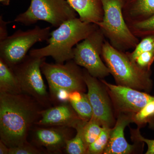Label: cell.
<instances>
[{
  "label": "cell",
  "mask_w": 154,
  "mask_h": 154,
  "mask_svg": "<svg viewBox=\"0 0 154 154\" xmlns=\"http://www.w3.org/2000/svg\"><path fill=\"white\" fill-rule=\"evenodd\" d=\"M87 121L82 119L75 128L77 131L75 136L73 138L66 141L65 147L66 153L87 154L88 147L85 141L84 135V127Z\"/></svg>",
  "instance_id": "ac0fdd59"
},
{
  "label": "cell",
  "mask_w": 154,
  "mask_h": 154,
  "mask_svg": "<svg viewBox=\"0 0 154 154\" xmlns=\"http://www.w3.org/2000/svg\"><path fill=\"white\" fill-rule=\"evenodd\" d=\"M0 93H22L13 69L0 58Z\"/></svg>",
  "instance_id": "e0dca14e"
},
{
  "label": "cell",
  "mask_w": 154,
  "mask_h": 154,
  "mask_svg": "<svg viewBox=\"0 0 154 154\" xmlns=\"http://www.w3.org/2000/svg\"><path fill=\"white\" fill-rule=\"evenodd\" d=\"M97 79L91 75L87 70L84 71V79L93 108V117L102 126L110 127L113 123V116L110 102L105 90Z\"/></svg>",
  "instance_id": "8fae6325"
},
{
  "label": "cell",
  "mask_w": 154,
  "mask_h": 154,
  "mask_svg": "<svg viewBox=\"0 0 154 154\" xmlns=\"http://www.w3.org/2000/svg\"><path fill=\"white\" fill-rule=\"evenodd\" d=\"M81 20L96 24L104 16L102 0H66Z\"/></svg>",
  "instance_id": "2e32d148"
},
{
  "label": "cell",
  "mask_w": 154,
  "mask_h": 154,
  "mask_svg": "<svg viewBox=\"0 0 154 154\" xmlns=\"http://www.w3.org/2000/svg\"><path fill=\"white\" fill-rule=\"evenodd\" d=\"M9 148L2 141H0V154H9Z\"/></svg>",
  "instance_id": "f1b7e54d"
},
{
  "label": "cell",
  "mask_w": 154,
  "mask_h": 154,
  "mask_svg": "<svg viewBox=\"0 0 154 154\" xmlns=\"http://www.w3.org/2000/svg\"><path fill=\"white\" fill-rule=\"evenodd\" d=\"M8 22H6L3 20L2 17H0V41H2L8 36L7 31V24Z\"/></svg>",
  "instance_id": "83f0119b"
},
{
  "label": "cell",
  "mask_w": 154,
  "mask_h": 154,
  "mask_svg": "<svg viewBox=\"0 0 154 154\" xmlns=\"http://www.w3.org/2000/svg\"><path fill=\"white\" fill-rule=\"evenodd\" d=\"M131 32L139 38L154 35V15L148 19L128 24Z\"/></svg>",
  "instance_id": "d6986e66"
},
{
  "label": "cell",
  "mask_w": 154,
  "mask_h": 154,
  "mask_svg": "<svg viewBox=\"0 0 154 154\" xmlns=\"http://www.w3.org/2000/svg\"><path fill=\"white\" fill-rule=\"evenodd\" d=\"M101 126L99 122L93 117L86 122L84 127V135L88 147L100 135L103 129Z\"/></svg>",
  "instance_id": "44dd1931"
},
{
  "label": "cell",
  "mask_w": 154,
  "mask_h": 154,
  "mask_svg": "<svg viewBox=\"0 0 154 154\" xmlns=\"http://www.w3.org/2000/svg\"><path fill=\"white\" fill-rule=\"evenodd\" d=\"M98 28L94 23L75 18L66 21L51 32L48 45L30 51L34 57H51L56 63H64L73 59L74 46L88 37Z\"/></svg>",
  "instance_id": "7a4b0ae2"
},
{
  "label": "cell",
  "mask_w": 154,
  "mask_h": 154,
  "mask_svg": "<svg viewBox=\"0 0 154 154\" xmlns=\"http://www.w3.org/2000/svg\"><path fill=\"white\" fill-rule=\"evenodd\" d=\"M132 113H121L119 116L116 125L110 131V136L105 154H128L133 150L134 146L129 144L124 137V130L130 123L133 122Z\"/></svg>",
  "instance_id": "4fadbf2b"
},
{
  "label": "cell",
  "mask_w": 154,
  "mask_h": 154,
  "mask_svg": "<svg viewBox=\"0 0 154 154\" xmlns=\"http://www.w3.org/2000/svg\"><path fill=\"white\" fill-rule=\"evenodd\" d=\"M102 57L118 85L138 91L151 90L153 85L151 71L140 68L129 58L126 52L116 49L105 40Z\"/></svg>",
  "instance_id": "3957f363"
},
{
  "label": "cell",
  "mask_w": 154,
  "mask_h": 154,
  "mask_svg": "<svg viewBox=\"0 0 154 154\" xmlns=\"http://www.w3.org/2000/svg\"><path fill=\"white\" fill-rule=\"evenodd\" d=\"M132 135L134 138L140 142H143L147 144L148 149L146 154H154V140H150L145 138L142 136L139 129L132 130Z\"/></svg>",
  "instance_id": "4316f807"
},
{
  "label": "cell",
  "mask_w": 154,
  "mask_h": 154,
  "mask_svg": "<svg viewBox=\"0 0 154 154\" xmlns=\"http://www.w3.org/2000/svg\"><path fill=\"white\" fill-rule=\"evenodd\" d=\"M42 153L35 147L28 142L17 146L9 148V154H39Z\"/></svg>",
  "instance_id": "484cf974"
},
{
  "label": "cell",
  "mask_w": 154,
  "mask_h": 154,
  "mask_svg": "<svg viewBox=\"0 0 154 154\" xmlns=\"http://www.w3.org/2000/svg\"><path fill=\"white\" fill-rule=\"evenodd\" d=\"M51 27L41 28L39 26L30 30H17L0 41V58L13 67L21 63L27 53L35 43L47 41L50 36Z\"/></svg>",
  "instance_id": "8992f818"
},
{
  "label": "cell",
  "mask_w": 154,
  "mask_h": 154,
  "mask_svg": "<svg viewBox=\"0 0 154 154\" xmlns=\"http://www.w3.org/2000/svg\"><path fill=\"white\" fill-rule=\"evenodd\" d=\"M104 16L96 24L112 46L121 51L134 49L139 42L125 22L122 13L123 0H102Z\"/></svg>",
  "instance_id": "277c9868"
},
{
  "label": "cell",
  "mask_w": 154,
  "mask_h": 154,
  "mask_svg": "<svg viewBox=\"0 0 154 154\" xmlns=\"http://www.w3.org/2000/svg\"><path fill=\"white\" fill-rule=\"evenodd\" d=\"M122 13L127 25L154 15V0H123Z\"/></svg>",
  "instance_id": "9a60e30c"
},
{
  "label": "cell",
  "mask_w": 154,
  "mask_h": 154,
  "mask_svg": "<svg viewBox=\"0 0 154 154\" xmlns=\"http://www.w3.org/2000/svg\"><path fill=\"white\" fill-rule=\"evenodd\" d=\"M74 111L71 105L67 102L62 103L55 107L41 110L40 119L36 124L75 128L82 119Z\"/></svg>",
  "instance_id": "7c38bea8"
},
{
  "label": "cell",
  "mask_w": 154,
  "mask_h": 154,
  "mask_svg": "<svg viewBox=\"0 0 154 154\" xmlns=\"http://www.w3.org/2000/svg\"><path fill=\"white\" fill-rule=\"evenodd\" d=\"M103 129L98 138L88 146L87 154H99L104 153L110 138L111 128L102 127Z\"/></svg>",
  "instance_id": "7402d4cb"
},
{
  "label": "cell",
  "mask_w": 154,
  "mask_h": 154,
  "mask_svg": "<svg viewBox=\"0 0 154 154\" xmlns=\"http://www.w3.org/2000/svg\"><path fill=\"white\" fill-rule=\"evenodd\" d=\"M76 17V12L66 0H31L28 10L17 16L14 22L30 25L43 21L57 28Z\"/></svg>",
  "instance_id": "5b68a950"
},
{
  "label": "cell",
  "mask_w": 154,
  "mask_h": 154,
  "mask_svg": "<svg viewBox=\"0 0 154 154\" xmlns=\"http://www.w3.org/2000/svg\"><path fill=\"white\" fill-rule=\"evenodd\" d=\"M105 40V36L98 27L73 48V60L96 78H103L110 74L109 69L101 58Z\"/></svg>",
  "instance_id": "9c48e42d"
},
{
  "label": "cell",
  "mask_w": 154,
  "mask_h": 154,
  "mask_svg": "<svg viewBox=\"0 0 154 154\" xmlns=\"http://www.w3.org/2000/svg\"><path fill=\"white\" fill-rule=\"evenodd\" d=\"M101 82L107 87L116 109L121 113H137L154 97L138 90L120 85H113L105 80Z\"/></svg>",
  "instance_id": "30bf717a"
},
{
  "label": "cell",
  "mask_w": 154,
  "mask_h": 154,
  "mask_svg": "<svg viewBox=\"0 0 154 154\" xmlns=\"http://www.w3.org/2000/svg\"><path fill=\"white\" fill-rule=\"evenodd\" d=\"M154 62V52L148 51L141 54L134 62L140 68L146 71L151 70V66Z\"/></svg>",
  "instance_id": "d4e9b609"
},
{
  "label": "cell",
  "mask_w": 154,
  "mask_h": 154,
  "mask_svg": "<svg viewBox=\"0 0 154 154\" xmlns=\"http://www.w3.org/2000/svg\"><path fill=\"white\" fill-rule=\"evenodd\" d=\"M45 57L26 56L21 63L12 67L21 91L40 105L48 106L50 98L42 75L41 65Z\"/></svg>",
  "instance_id": "ba28073f"
},
{
  "label": "cell",
  "mask_w": 154,
  "mask_h": 154,
  "mask_svg": "<svg viewBox=\"0 0 154 154\" xmlns=\"http://www.w3.org/2000/svg\"><path fill=\"white\" fill-rule=\"evenodd\" d=\"M0 2L5 6H8L10 5V0H0Z\"/></svg>",
  "instance_id": "f546056e"
},
{
  "label": "cell",
  "mask_w": 154,
  "mask_h": 154,
  "mask_svg": "<svg viewBox=\"0 0 154 154\" xmlns=\"http://www.w3.org/2000/svg\"><path fill=\"white\" fill-rule=\"evenodd\" d=\"M148 51L154 52V35L141 38L132 52H126V53L129 58L134 62L141 54Z\"/></svg>",
  "instance_id": "cb8c5ba5"
},
{
  "label": "cell",
  "mask_w": 154,
  "mask_h": 154,
  "mask_svg": "<svg viewBox=\"0 0 154 154\" xmlns=\"http://www.w3.org/2000/svg\"><path fill=\"white\" fill-rule=\"evenodd\" d=\"M70 104L79 116L88 121L93 116V110L88 94L82 93V99L78 101H69Z\"/></svg>",
  "instance_id": "ffe728a7"
},
{
  "label": "cell",
  "mask_w": 154,
  "mask_h": 154,
  "mask_svg": "<svg viewBox=\"0 0 154 154\" xmlns=\"http://www.w3.org/2000/svg\"><path fill=\"white\" fill-rule=\"evenodd\" d=\"M68 128L57 127L56 128H39L35 131V140L37 144L45 148L48 152H57L65 147L66 141L69 139Z\"/></svg>",
  "instance_id": "5bb4252c"
},
{
  "label": "cell",
  "mask_w": 154,
  "mask_h": 154,
  "mask_svg": "<svg viewBox=\"0 0 154 154\" xmlns=\"http://www.w3.org/2000/svg\"><path fill=\"white\" fill-rule=\"evenodd\" d=\"M133 121L139 125L149 123L154 126V100L149 102L137 113L132 115Z\"/></svg>",
  "instance_id": "603a6c76"
},
{
  "label": "cell",
  "mask_w": 154,
  "mask_h": 154,
  "mask_svg": "<svg viewBox=\"0 0 154 154\" xmlns=\"http://www.w3.org/2000/svg\"><path fill=\"white\" fill-rule=\"evenodd\" d=\"M42 72L47 80L51 94L54 98L59 92L66 91L69 93L75 91L82 92L85 85L84 72L79 65L72 60L66 63H49L42 62Z\"/></svg>",
  "instance_id": "52a82bcc"
},
{
  "label": "cell",
  "mask_w": 154,
  "mask_h": 154,
  "mask_svg": "<svg viewBox=\"0 0 154 154\" xmlns=\"http://www.w3.org/2000/svg\"><path fill=\"white\" fill-rule=\"evenodd\" d=\"M39 105L23 93H0L1 140L9 148L27 142L29 130L40 117Z\"/></svg>",
  "instance_id": "6da1fadb"
}]
</instances>
